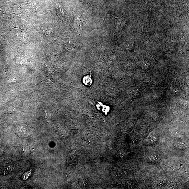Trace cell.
I'll return each mask as SVG.
<instances>
[{
	"mask_svg": "<svg viewBox=\"0 0 189 189\" xmlns=\"http://www.w3.org/2000/svg\"><path fill=\"white\" fill-rule=\"evenodd\" d=\"M83 83L84 84L88 86H91L93 83V78L91 74L90 75H87L83 77L82 79Z\"/></svg>",
	"mask_w": 189,
	"mask_h": 189,
	"instance_id": "obj_1",
	"label": "cell"
},
{
	"mask_svg": "<svg viewBox=\"0 0 189 189\" xmlns=\"http://www.w3.org/2000/svg\"><path fill=\"white\" fill-rule=\"evenodd\" d=\"M179 147L180 148H184L186 147V145L185 144L182 143H179L178 144Z\"/></svg>",
	"mask_w": 189,
	"mask_h": 189,
	"instance_id": "obj_4",
	"label": "cell"
},
{
	"mask_svg": "<svg viewBox=\"0 0 189 189\" xmlns=\"http://www.w3.org/2000/svg\"><path fill=\"white\" fill-rule=\"evenodd\" d=\"M32 173V171L31 170H29L28 171L26 172L22 175L21 179L23 181H25V180H27L31 175Z\"/></svg>",
	"mask_w": 189,
	"mask_h": 189,
	"instance_id": "obj_2",
	"label": "cell"
},
{
	"mask_svg": "<svg viewBox=\"0 0 189 189\" xmlns=\"http://www.w3.org/2000/svg\"><path fill=\"white\" fill-rule=\"evenodd\" d=\"M149 159L154 162H157L159 160V157L157 155H152L148 157Z\"/></svg>",
	"mask_w": 189,
	"mask_h": 189,
	"instance_id": "obj_3",
	"label": "cell"
}]
</instances>
